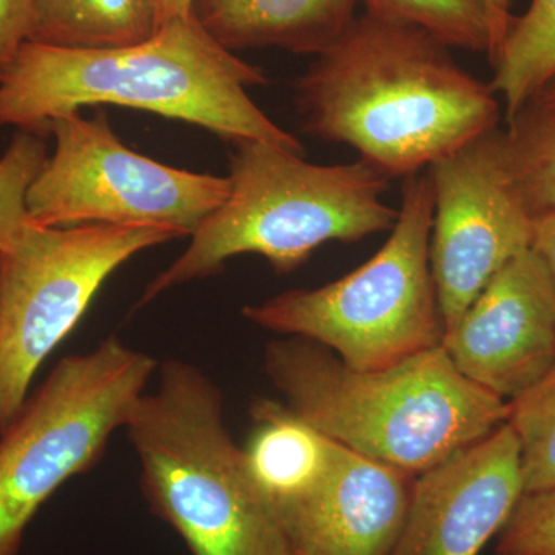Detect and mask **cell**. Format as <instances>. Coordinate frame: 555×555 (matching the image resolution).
Segmentation results:
<instances>
[{
	"label": "cell",
	"instance_id": "cell-1",
	"mask_svg": "<svg viewBox=\"0 0 555 555\" xmlns=\"http://www.w3.org/2000/svg\"><path fill=\"white\" fill-rule=\"evenodd\" d=\"M310 137L356 150L387 178L422 173L500 119L489 83L429 33L364 13L297 80Z\"/></svg>",
	"mask_w": 555,
	"mask_h": 555
},
{
	"label": "cell",
	"instance_id": "cell-2",
	"mask_svg": "<svg viewBox=\"0 0 555 555\" xmlns=\"http://www.w3.org/2000/svg\"><path fill=\"white\" fill-rule=\"evenodd\" d=\"M266 82L261 68L222 47L192 14L119 49L25 42L0 75V127L47 133L57 116L108 104L193 124L232 144L262 141L305 155L302 142L247 93Z\"/></svg>",
	"mask_w": 555,
	"mask_h": 555
},
{
	"label": "cell",
	"instance_id": "cell-3",
	"mask_svg": "<svg viewBox=\"0 0 555 555\" xmlns=\"http://www.w3.org/2000/svg\"><path fill=\"white\" fill-rule=\"evenodd\" d=\"M266 372L286 406L358 454L416 477L506 423L509 404L460 374L443 345L357 371L309 339L270 343Z\"/></svg>",
	"mask_w": 555,
	"mask_h": 555
},
{
	"label": "cell",
	"instance_id": "cell-4",
	"mask_svg": "<svg viewBox=\"0 0 555 555\" xmlns=\"http://www.w3.org/2000/svg\"><path fill=\"white\" fill-rule=\"evenodd\" d=\"M233 145L228 198L184 254L150 281L139 306L221 272L240 255H259L276 273H291L323 244L356 243L396 225L398 208L383 199L389 178L366 160L320 166L269 142Z\"/></svg>",
	"mask_w": 555,
	"mask_h": 555
},
{
	"label": "cell",
	"instance_id": "cell-5",
	"mask_svg": "<svg viewBox=\"0 0 555 555\" xmlns=\"http://www.w3.org/2000/svg\"><path fill=\"white\" fill-rule=\"evenodd\" d=\"M153 509L193 555H295L230 437L219 387L193 364H160L127 425Z\"/></svg>",
	"mask_w": 555,
	"mask_h": 555
},
{
	"label": "cell",
	"instance_id": "cell-6",
	"mask_svg": "<svg viewBox=\"0 0 555 555\" xmlns=\"http://www.w3.org/2000/svg\"><path fill=\"white\" fill-rule=\"evenodd\" d=\"M433 185L426 170L404 178L396 225L363 266L318 288H297L246 306L250 323L309 339L346 366L374 371L443 345L433 269Z\"/></svg>",
	"mask_w": 555,
	"mask_h": 555
},
{
	"label": "cell",
	"instance_id": "cell-7",
	"mask_svg": "<svg viewBox=\"0 0 555 555\" xmlns=\"http://www.w3.org/2000/svg\"><path fill=\"white\" fill-rule=\"evenodd\" d=\"M156 369L155 358L109 337L50 372L0 434V555L20 554L39 507L96 465Z\"/></svg>",
	"mask_w": 555,
	"mask_h": 555
},
{
	"label": "cell",
	"instance_id": "cell-8",
	"mask_svg": "<svg viewBox=\"0 0 555 555\" xmlns=\"http://www.w3.org/2000/svg\"><path fill=\"white\" fill-rule=\"evenodd\" d=\"M175 238L173 230L153 225L42 228L30 221L0 251V434L105 281L141 251Z\"/></svg>",
	"mask_w": 555,
	"mask_h": 555
},
{
	"label": "cell",
	"instance_id": "cell-9",
	"mask_svg": "<svg viewBox=\"0 0 555 555\" xmlns=\"http://www.w3.org/2000/svg\"><path fill=\"white\" fill-rule=\"evenodd\" d=\"M54 150L27 193L42 228L153 225L192 236L229 196V178L175 169L127 147L107 116L50 120Z\"/></svg>",
	"mask_w": 555,
	"mask_h": 555
},
{
	"label": "cell",
	"instance_id": "cell-10",
	"mask_svg": "<svg viewBox=\"0 0 555 555\" xmlns=\"http://www.w3.org/2000/svg\"><path fill=\"white\" fill-rule=\"evenodd\" d=\"M426 173L434 195L430 269L447 334L495 273L531 248L532 217L514 188L499 129Z\"/></svg>",
	"mask_w": 555,
	"mask_h": 555
},
{
	"label": "cell",
	"instance_id": "cell-11",
	"mask_svg": "<svg viewBox=\"0 0 555 555\" xmlns=\"http://www.w3.org/2000/svg\"><path fill=\"white\" fill-rule=\"evenodd\" d=\"M443 347L460 374L511 401L555 364V286L532 248L495 273Z\"/></svg>",
	"mask_w": 555,
	"mask_h": 555
},
{
	"label": "cell",
	"instance_id": "cell-12",
	"mask_svg": "<svg viewBox=\"0 0 555 555\" xmlns=\"http://www.w3.org/2000/svg\"><path fill=\"white\" fill-rule=\"evenodd\" d=\"M525 494L520 447L503 423L412 483L406 518L389 555H478Z\"/></svg>",
	"mask_w": 555,
	"mask_h": 555
},
{
	"label": "cell",
	"instance_id": "cell-13",
	"mask_svg": "<svg viewBox=\"0 0 555 555\" xmlns=\"http://www.w3.org/2000/svg\"><path fill=\"white\" fill-rule=\"evenodd\" d=\"M414 477L335 441L326 477L281 517L295 555H389Z\"/></svg>",
	"mask_w": 555,
	"mask_h": 555
},
{
	"label": "cell",
	"instance_id": "cell-14",
	"mask_svg": "<svg viewBox=\"0 0 555 555\" xmlns=\"http://www.w3.org/2000/svg\"><path fill=\"white\" fill-rule=\"evenodd\" d=\"M358 0H195L193 17L230 51L324 53L356 20Z\"/></svg>",
	"mask_w": 555,
	"mask_h": 555
},
{
	"label": "cell",
	"instance_id": "cell-15",
	"mask_svg": "<svg viewBox=\"0 0 555 555\" xmlns=\"http://www.w3.org/2000/svg\"><path fill=\"white\" fill-rule=\"evenodd\" d=\"M251 416L257 426L243 448L248 474L281 521L326 477L335 440L276 401L258 400Z\"/></svg>",
	"mask_w": 555,
	"mask_h": 555
},
{
	"label": "cell",
	"instance_id": "cell-16",
	"mask_svg": "<svg viewBox=\"0 0 555 555\" xmlns=\"http://www.w3.org/2000/svg\"><path fill=\"white\" fill-rule=\"evenodd\" d=\"M160 28L156 0H35L28 42L65 50L134 46Z\"/></svg>",
	"mask_w": 555,
	"mask_h": 555
},
{
	"label": "cell",
	"instance_id": "cell-17",
	"mask_svg": "<svg viewBox=\"0 0 555 555\" xmlns=\"http://www.w3.org/2000/svg\"><path fill=\"white\" fill-rule=\"evenodd\" d=\"M492 87L505 102L506 120L555 82V0H531L524 16H514L505 38L489 57Z\"/></svg>",
	"mask_w": 555,
	"mask_h": 555
},
{
	"label": "cell",
	"instance_id": "cell-18",
	"mask_svg": "<svg viewBox=\"0 0 555 555\" xmlns=\"http://www.w3.org/2000/svg\"><path fill=\"white\" fill-rule=\"evenodd\" d=\"M503 155L532 218L555 214V104L532 98L507 120Z\"/></svg>",
	"mask_w": 555,
	"mask_h": 555
},
{
	"label": "cell",
	"instance_id": "cell-19",
	"mask_svg": "<svg viewBox=\"0 0 555 555\" xmlns=\"http://www.w3.org/2000/svg\"><path fill=\"white\" fill-rule=\"evenodd\" d=\"M366 13L412 25L449 49L489 51L486 0H358Z\"/></svg>",
	"mask_w": 555,
	"mask_h": 555
},
{
	"label": "cell",
	"instance_id": "cell-20",
	"mask_svg": "<svg viewBox=\"0 0 555 555\" xmlns=\"http://www.w3.org/2000/svg\"><path fill=\"white\" fill-rule=\"evenodd\" d=\"M507 404L506 423L520 447L525 494L555 488V364Z\"/></svg>",
	"mask_w": 555,
	"mask_h": 555
},
{
	"label": "cell",
	"instance_id": "cell-21",
	"mask_svg": "<svg viewBox=\"0 0 555 555\" xmlns=\"http://www.w3.org/2000/svg\"><path fill=\"white\" fill-rule=\"evenodd\" d=\"M40 131L20 130L0 158V251L30 222L27 193L49 158Z\"/></svg>",
	"mask_w": 555,
	"mask_h": 555
},
{
	"label": "cell",
	"instance_id": "cell-22",
	"mask_svg": "<svg viewBox=\"0 0 555 555\" xmlns=\"http://www.w3.org/2000/svg\"><path fill=\"white\" fill-rule=\"evenodd\" d=\"M500 532L496 555H555V488L521 495Z\"/></svg>",
	"mask_w": 555,
	"mask_h": 555
},
{
	"label": "cell",
	"instance_id": "cell-23",
	"mask_svg": "<svg viewBox=\"0 0 555 555\" xmlns=\"http://www.w3.org/2000/svg\"><path fill=\"white\" fill-rule=\"evenodd\" d=\"M35 0H0V75L30 39Z\"/></svg>",
	"mask_w": 555,
	"mask_h": 555
},
{
	"label": "cell",
	"instance_id": "cell-24",
	"mask_svg": "<svg viewBox=\"0 0 555 555\" xmlns=\"http://www.w3.org/2000/svg\"><path fill=\"white\" fill-rule=\"evenodd\" d=\"M531 248L542 259L555 286V214L532 218Z\"/></svg>",
	"mask_w": 555,
	"mask_h": 555
},
{
	"label": "cell",
	"instance_id": "cell-25",
	"mask_svg": "<svg viewBox=\"0 0 555 555\" xmlns=\"http://www.w3.org/2000/svg\"><path fill=\"white\" fill-rule=\"evenodd\" d=\"M489 21V57L494 54L496 47L505 38L513 14H511V0H486Z\"/></svg>",
	"mask_w": 555,
	"mask_h": 555
},
{
	"label": "cell",
	"instance_id": "cell-26",
	"mask_svg": "<svg viewBox=\"0 0 555 555\" xmlns=\"http://www.w3.org/2000/svg\"><path fill=\"white\" fill-rule=\"evenodd\" d=\"M158 5L160 25L181 17L192 16L195 0H156Z\"/></svg>",
	"mask_w": 555,
	"mask_h": 555
},
{
	"label": "cell",
	"instance_id": "cell-27",
	"mask_svg": "<svg viewBox=\"0 0 555 555\" xmlns=\"http://www.w3.org/2000/svg\"><path fill=\"white\" fill-rule=\"evenodd\" d=\"M535 98H539V100L542 101L553 102V104H555V82L550 83V86L545 87V89L540 91V93L537 94Z\"/></svg>",
	"mask_w": 555,
	"mask_h": 555
}]
</instances>
